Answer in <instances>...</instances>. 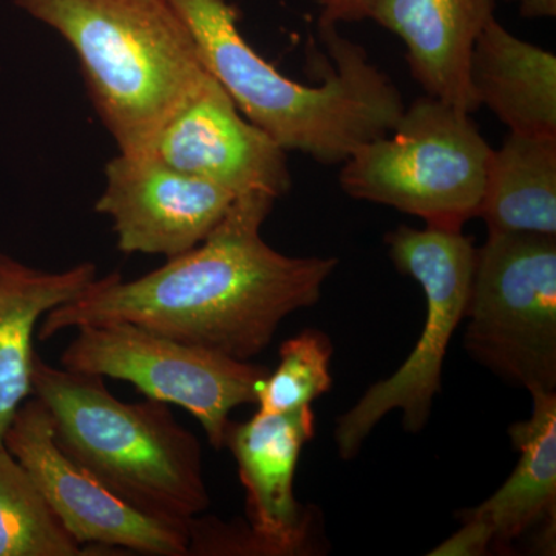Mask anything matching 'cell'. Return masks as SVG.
<instances>
[{
    "label": "cell",
    "instance_id": "6da1fadb",
    "mask_svg": "<svg viewBox=\"0 0 556 556\" xmlns=\"http://www.w3.org/2000/svg\"><path fill=\"white\" fill-rule=\"evenodd\" d=\"M276 201L265 192L237 197L199 247L134 280L119 273L98 277L79 298L42 317L38 339L129 321L239 361L257 356L285 318L316 305L339 265L331 257H289L263 240Z\"/></svg>",
    "mask_w": 556,
    "mask_h": 556
},
{
    "label": "cell",
    "instance_id": "7a4b0ae2",
    "mask_svg": "<svg viewBox=\"0 0 556 556\" xmlns=\"http://www.w3.org/2000/svg\"><path fill=\"white\" fill-rule=\"evenodd\" d=\"M195 42L201 62L241 115L285 152L305 153L325 166L350 159L361 146L394 129L405 104L396 84L367 50L318 25L328 62L320 86L278 72L249 46L240 14L226 0H167Z\"/></svg>",
    "mask_w": 556,
    "mask_h": 556
},
{
    "label": "cell",
    "instance_id": "3957f363",
    "mask_svg": "<svg viewBox=\"0 0 556 556\" xmlns=\"http://www.w3.org/2000/svg\"><path fill=\"white\" fill-rule=\"evenodd\" d=\"M75 51L119 153L148 155L163 124L206 78L195 42L167 0H16Z\"/></svg>",
    "mask_w": 556,
    "mask_h": 556
},
{
    "label": "cell",
    "instance_id": "277c9868",
    "mask_svg": "<svg viewBox=\"0 0 556 556\" xmlns=\"http://www.w3.org/2000/svg\"><path fill=\"white\" fill-rule=\"evenodd\" d=\"M104 380L36 356L33 396L49 412L54 441L130 506L189 526L211 504L199 439L169 405L121 401Z\"/></svg>",
    "mask_w": 556,
    "mask_h": 556
},
{
    "label": "cell",
    "instance_id": "5b68a950",
    "mask_svg": "<svg viewBox=\"0 0 556 556\" xmlns=\"http://www.w3.org/2000/svg\"><path fill=\"white\" fill-rule=\"evenodd\" d=\"M466 110L420 97L386 137L342 163L351 199L397 208L428 228L463 230L478 217L493 149Z\"/></svg>",
    "mask_w": 556,
    "mask_h": 556
},
{
    "label": "cell",
    "instance_id": "8992f818",
    "mask_svg": "<svg viewBox=\"0 0 556 556\" xmlns=\"http://www.w3.org/2000/svg\"><path fill=\"white\" fill-rule=\"evenodd\" d=\"M394 266L412 277L426 295L422 334L402 367L369 387L353 408L338 419L334 439L343 459H353L376 426L394 409L402 426L417 433L427 426L441 391L442 367L456 328L466 316L477 248L463 230L399 226L386 237Z\"/></svg>",
    "mask_w": 556,
    "mask_h": 556
},
{
    "label": "cell",
    "instance_id": "52a82bcc",
    "mask_svg": "<svg viewBox=\"0 0 556 556\" xmlns=\"http://www.w3.org/2000/svg\"><path fill=\"white\" fill-rule=\"evenodd\" d=\"M466 350L515 386L556 388V237L490 233L477 248Z\"/></svg>",
    "mask_w": 556,
    "mask_h": 556
},
{
    "label": "cell",
    "instance_id": "ba28073f",
    "mask_svg": "<svg viewBox=\"0 0 556 556\" xmlns=\"http://www.w3.org/2000/svg\"><path fill=\"white\" fill-rule=\"evenodd\" d=\"M61 367L79 375L123 380L139 394L178 405L195 417L215 450L225 448L230 413L257 404L269 369L207 348L167 338L129 321L76 329Z\"/></svg>",
    "mask_w": 556,
    "mask_h": 556
},
{
    "label": "cell",
    "instance_id": "9c48e42d",
    "mask_svg": "<svg viewBox=\"0 0 556 556\" xmlns=\"http://www.w3.org/2000/svg\"><path fill=\"white\" fill-rule=\"evenodd\" d=\"M54 517L80 546L126 554L189 556V526L150 517L121 500L54 441L49 412L38 397L22 404L5 434Z\"/></svg>",
    "mask_w": 556,
    "mask_h": 556
},
{
    "label": "cell",
    "instance_id": "30bf717a",
    "mask_svg": "<svg viewBox=\"0 0 556 556\" xmlns=\"http://www.w3.org/2000/svg\"><path fill=\"white\" fill-rule=\"evenodd\" d=\"M236 193L150 155L119 153L105 166L94 208L112 223L123 254H185L206 240L228 214Z\"/></svg>",
    "mask_w": 556,
    "mask_h": 556
},
{
    "label": "cell",
    "instance_id": "8fae6325",
    "mask_svg": "<svg viewBox=\"0 0 556 556\" xmlns=\"http://www.w3.org/2000/svg\"><path fill=\"white\" fill-rule=\"evenodd\" d=\"M149 153L237 197L278 200L291 189L287 152L241 115L211 73L163 124Z\"/></svg>",
    "mask_w": 556,
    "mask_h": 556
},
{
    "label": "cell",
    "instance_id": "7c38bea8",
    "mask_svg": "<svg viewBox=\"0 0 556 556\" xmlns=\"http://www.w3.org/2000/svg\"><path fill=\"white\" fill-rule=\"evenodd\" d=\"M316 433L311 405L278 415L255 413L247 422L230 420L225 447L230 450L247 492L249 529L263 556L306 555L313 551L314 514L294 495L295 468Z\"/></svg>",
    "mask_w": 556,
    "mask_h": 556
},
{
    "label": "cell",
    "instance_id": "4fadbf2b",
    "mask_svg": "<svg viewBox=\"0 0 556 556\" xmlns=\"http://www.w3.org/2000/svg\"><path fill=\"white\" fill-rule=\"evenodd\" d=\"M497 0H368L367 20L407 47L409 72L428 97L477 112L468 68Z\"/></svg>",
    "mask_w": 556,
    "mask_h": 556
},
{
    "label": "cell",
    "instance_id": "5bb4252c",
    "mask_svg": "<svg viewBox=\"0 0 556 556\" xmlns=\"http://www.w3.org/2000/svg\"><path fill=\"white\" fill-rule=\"evenodd\" d=\"M529 419L508 428L517 448V467L481 506L459 517L481 519L492 530V547L508 551L515 541L538 533V546L554 548L556 519V393L530 391Z\"/></svg>",
    "mask_w": 556,
    "mask_h": 556
},
{
    "label": "cell",
    "instance_id": "9a60e30c",
    "mask_svg": "<svg viewBox=\"0 0 556 556\" xmlns=\"http://www.w3.org/2000/svg\"><path fill=\"white\" fill-rule=\"evenodd\" d=\"M97 278V266L90 262L47 273L0 254V445H5L17 409L33 396L40 320L79 298Z\"/></svg>",
    "mask_w": 556,
    "mask_h": 556
},
{
    "label": "cell",
    "instance_id": "2e32d148",
    "mask_svg": "<svg viewBox=\"0 0 556 556\" xmlns=\"http://www.w3.org/2000/svg\"><path fill=\"white\" fill-rule=\"evenodd\" d=\"M478 108L510 131L556 137V56L511 35L493 17L475 42L468 68Z\"/></svg>",
    "mask_w": 556,
    "mask_h": 556
},
{
    "label": "cell",
    "instance_id": "e0dca14e",
    "mask_svg": "<svg viewBox=\"0 0 556 556\" xmlns=\"http://www.w3.org/2000/svg\"><path fill=\"white\" fill-rule=\"evenodd\" d=\"M478 217L490 233L556 237V137L507 135L490 156Z\"/></svg>",
    "mask_w": 556,
    "mask_h": 556
},
{
    "label": "cell",
    "instance_id": "ac0fdd59",
    "mask_svg": "<svg viewBox=\"0 0 556 556\" xmlns=\"http://www.w3.org/2000/svg\"><path fill=\"white\" fill-rule=\"evenodd\" d=\"M40 495L38 486L5 445H0V556H83Z\"/></svg>",
    "mask_w": 556,
    "mask_h": 556
},
{
    "label": "cell",
    "instance_id": "d6986e66",
    "mask_svg": "<svg viewBox=\"0 0 556 556\" xmlns=\"http://www.w3.org/2000/svg\"><path fill=\"white\" fill-rule=\"evenodd\" d=\"M332 345L318 329H306L280 346V362L258 388L257 412L266 415L305 407L332 387Z\"/></svg>",
    "mask_w": 556,
    "mask_h": 556
},
{
    "label": "cell",
    "instance_id": "ffe728a7",
    "mask_svg": "<svg viewBox=\"0 0 556 556\" xmlns=\"http://www.w3.org/2000/svg\"><path fill=\"white\" fill-rule=\"evenodd\" d=\"M463 527L430 552L438 556H481L490 551L493 543L492 530L478 518L459 517Z\"/></svg>",
    "mask_w": 556,
    "mask_h": 556
},
{
    "label": "cell",
    "instance_id": "44dd1931",
    "mask_svg": "<svg viewBox=\"0 0 556 556\" xmlns=\"http://www.w3.org/2000/svg\"><path fill=\"white\" fill-rule=\"evenodd\" d=\"M321 11L318 25H334L343 22L367 20L368 0H318Z\"/></svg>",
    "mask_w": 556,
    "mask_h": 556
},
{
    "label": "cell",
    "instance_id": "7402d4cb",
    "mask_svg": "<svg viewBox=\"0 0 556 556\" xmlns=\"http://www.w3.org/2000/svg\"><path fill=\"white\" fill-rule=\"evenodd\" d=\"M517 3L519 14L526 20H548L556 16V0H504Z\"/></svg>",
    "mask_w": 556,
    "mask_h": 556
}]
</instances>
